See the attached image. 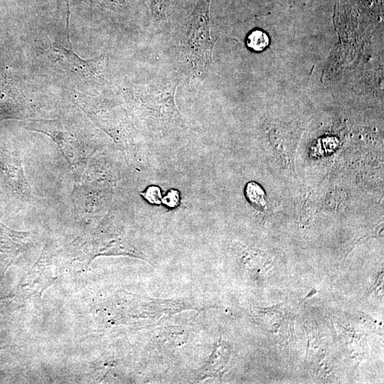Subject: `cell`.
Segmentation results:
<instances>
[{
  "mask_svg": "<svg viewBox=\"0 0 384 384\" xmlns=\"http://www.w3.org/2000/svg\"><path fill=\"white\" fill-rule=\"evenodd\" d=\"M247 201L258 210H265L267 208L266 194L264 189L257 183L250 181L247 183L245 190Z\"/></svg>",
  "mask_w": 384,
  "mask_h": 384,
  "instance_id": "8992f818",
  "label": "cell"
},
{
  "mask_svg": "<svg viewBox=\"0 0 384 384\" xmlns=\"http://www.w3.org/2000/svg\"><path fill=\"white\" fill-rule=\"evenodd\" d=\"M170 9V0H151V18L157 26H164L168 21Z\"/></svg>",
  "mask_w": 384,
  "mask_h": 384,
  "instance_id": "52a82bcc",
  "label": "cell"
},
{
  "mask_svg": "<svg viewBox=\"0 0 384 384\" xmlns=\"http://www.w3.org/2000/svg\"><path fill=\"white\" fill-rule=\"evenodd\" d=\"M65 48L61 45H56V51L66 59L70 68L78 75L86 78L95 79L101 82L106 81L108 75V58L102 55L93 59L84 60L80 58L72 49Z\"/></svg>",
  "mask_w": 384,
  "mask_h": 384,
  "instance_id": "277c9868",
  "label": "cell"
},
{
  "mask_svg": "<svg viewBox=\"0 0 384 384\" xmlns=\"http://www.w3.org/2000/svg\"><path fill=\"white\" fill-rule=\"evenodd\" d=\"M289 1L292 2V0H289Z\"/></svg>",
  "mask_w": 384,
  "mask_h": 384,
  "instance_id": "8fae6325",
  "label": "cell"
},
{
  "mask_svg": "<svg viewBox=\"0 0 384 384\" xmlns=\"http://www.w3.org/2000/svg\"><path fill=\"white\" fill-rule=\"evenodd\" d=\"M269 44V38L262 31H252L247 38V46L255 51L263 50Z\"/></svg>",
  "mask_w": 384,
  "mask_h": 384,
  "instance_id": "ba28073f",
  "label": "cell"
},
{
  "mask_svg": "<svg viewBox=\"0 0 384 384\" xmlns=\"http://www.w3.org/2000/svg\"><path fill=\"white\" fill-rule=\"evenodd\" d=\"M230 351L227 345L219 341L206 363L198 369L195 375L197 380L206 378H220L228 363Z\"/></svg>",
  "mask_w": 384,
  "mask_h": 384,
  "instance_id": "5b68a950",
  "label": "cell"
},
{
  "mask_svg": "<svg viewBox=\"0 0 384 384\" xmlns=\"http://www.w3.org/2000/svg\"><path fill=\"white\" fill-rule=\"evenodd\" d=\"M210 0H198L188 16L181 38V53L191 75L201 77L213 60L214 41L210 35Z\"/></svg>",
  "mask_w": 384,
  "mask_h": 384,
  "instance_id": "6da1fadb",
  "label": "cell"
},
{
  "mask_svg": "<svg viewBox=\"0 0 384 384\" xmlns=\"http://www.w3.org/2000/svg\"><path fill=\"white\" fill-rule=\"evenodd\" d=\"M141 195L151 203L159 205L161 202L160 188L156 186L148 187L145 192L141 193Z\"/></svg>",
  "mask_w": 384,
  "mask_h": 384,
  "instance_id": "9c48e42d",
  "label": "cell"
},
{
  "mask_svg": "<svg viewBox=\"0 0 384 384\" xmlns=\"http://www.w3.org/2000/svg\"><path fill=\"white\" fill-rule=\"evenodd\" d=\"M31 130L50 137L58 146L61 154L69 164L73 178L79 182L90 159V148L77 132L60 119H31L28 122Z\"/></svg>",
  "mask_w": 384,
  "mask_h": 384,
  "instance_id": "7a4b0ae2",
  "label": "cell"
},
{
  "mask_svg": "<svg viewBox=\"0 0 384 384\" xmlns=\"http://www.w3.org/2000/svg\"><path fill=\"white\" fill-rule=\"evenodd\" d=\"M161 201L169 207L174 208L179 204V193L176 190H171L167 195L161 198Z\"/></svg>",
  "mask_w": 384,
  "mask_h": 384,
  "instance_id": "30bf717a",
  "label": "cell"
},
{
  "mask_svg": "<svg viewBox=\"0 0 384 384\" xmlns=\"http://www.w3.org/2000/svg\"><path fill=\"white\" fill-rule=\"evenodd\" d=\"M177 81L161 78L134 87L130 97L147 116L161 119H171L177 114L174 103Z\"/></svg>",
  "mask_w": 384,
  "mask_h": 384,
  "instance_id": "3957f363",
  "label": "cell"
}]
</instances>
